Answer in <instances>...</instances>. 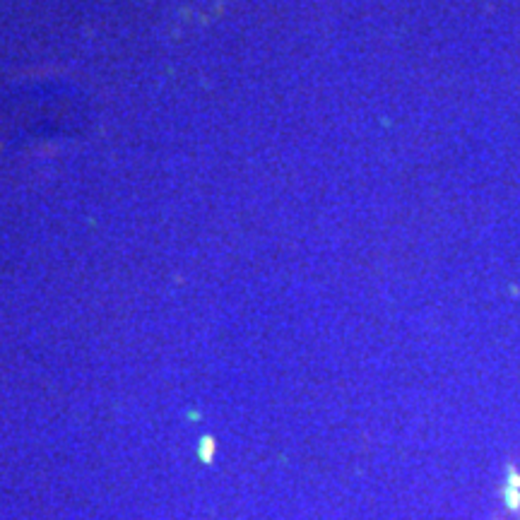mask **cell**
<instances>
[{
    "label": "cell",
    "instance_id": "cell-1",
    "mask_svg": "<svg viewBox=\"0 0 520 520\" xmlns=\"http://www.w3.org/2000/svg\"><path fill=\"white\" fill-rule=\"evenodd\" d=\"M504 501H506V506H508L511 511H518V508H520V489H513V487H508V484H506V487H504Z\"/></svg>",
    "mask_w": 520,
    "mask_h": 520
},
{
    "label": "cell",
    "instance_id": "cell-2",
    "mask_svg": "<svg viewBox=\"0 0 520 520\" xmlns=\"http://www.w3.org/2000/svg\"><path fill=\"white\" fill-rule=\"evenodd\" d=\"M506 482H508V487L513 489H520V474L513 470V467H508V477H506Z\"/></svg>",
    "mask_w": 520,
    "mask_h": 520
}]
</instances>
